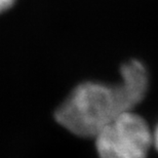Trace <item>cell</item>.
Masks as SVG:
<instances>
[{"instance_id": "obj_1", "label": "cell", "mask_w": 158, "mask_h": 158, "mask_svg": "<svg viewBox=\"0 0 158 158\" xmlns=\"http://www.w3.org/2000/svg\"><path fill=\"white\" fill-rule=\"evenodd\" d=\"M132 108L120 81L115 85L88 81L74 88L56 110V119L72 134L94 138L116 116Z\"/></svg>"}, {"instance_id": "obj_2", "label": "cell", "mask_w": 158, "mask_h": 158, "mask_svg": "<svg viewBox=\"0 0 158 158\" xmlns=\"http://www.w3.org/2000/svg\"><path fill=\"white\" fill-rule=\"evenodd\" d=\"M94 139L100 158H146L153 146V131L132 110L116 116Z\"/></svg>"}, {"instance_id": "obj_3", "label": "cell", "mask_w": 158, "mask_h": 158, "mask_svg": "<svg viewBox=\"0 0 158 158\" xmlns=\"http://www.w3.org/2000/svg\"><path fill=\"white\" fill-rule=\"evenodd\" d=\"M120 83L132 104L137 106L146 96L149 85V77L145 66L139 61H129L121 68Z\"/></svg>"}, {"instance_id": "obj_4", "label": "cell", "mask_w": 158, "mask_h": 158, "mask_svg": "<svg viewBox=\"0 0 158 158\" xmlns=\"http://www.w3.org/2000/svg\"><path fill=\"white\" fill-rule=\"evenodd\" d=\"M15 0H0V12L7 10L15 4Z\"/></svg>"}, {"instance_id": "obj_5", "label": "cell", "mask_w": 158, "mask_h": 158, "mask_svg": "<svg viewBox=\"0 0 158 158\" xmlns=\"http://www.w3.org/2000/svg\"><path fill=\"white\" fill-rule=\"evenodd\" d=\"M153 146L158 151V125L155 128V131H153Z\"/></svg>"}]
</instances>
